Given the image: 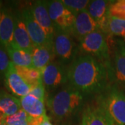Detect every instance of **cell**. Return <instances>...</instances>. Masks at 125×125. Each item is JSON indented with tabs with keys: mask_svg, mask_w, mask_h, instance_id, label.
Wrapping results in <instances>:
<instances>
[{
	"mask_svg": "<svg viewBox=\"0 0 125 125\" xmlns=\"http://www.w3.org/2000/svg\"><path fill=\"white\" fill-rule=\"evenodd\" d=\"M70 85L83 94L101 93L113 82L107 67L89 55L77 56L67 66Z\"/></svg>",
	"mask_w": 125,
	"mask_h": 125,
	"instance_id": "6da1fadb",
	"label": "cell"
},
{
	"mask_svg": "<svg viewBox=\"0 0 125 125\" xmlns=\"http://www.w3.org/2000/svg\"><path fill=\"white\" fill-rule=\"evenodd\" d=\"M83 103V94L69 85L49 95L47 106L55 122H61L77 112Z\"/></svg>",
	"mask_w": 125,
	"mask_h": 125,
	"instance_id": "7a4b0ae2",
	"label": "cell"
},
{
	"mask_svg": "<svg viewBox=\"0 0 125 125\" xmlns=\"http://www.w3.org/2000/svg\"><path fill=\"white\" fill-rule=\"evenodd\" d=\"M99 106L104 110L114 125H125V93L117 85H110L98 96Z\"/></svg>",
	"mask_w": 125,
	"mask_h": 125,
	"instance_id": "3957f363",
	"label": "cell"
},
{
	"mask_svg": "<svg viewBox=\"0 0 125 125\" xmlns=\"http://www.w3.org/2000/svg\"><path fill=\"white\" fill-rule=\"evenodd\" d=\"M79 49L83 55L93 56L107 67L113 81L111 58L107 36L99 30L94 31L81 40Z\"/></svg>",
	"mask_w": 125,
	"mask_h": 125,
	"instance_id": "277c9868",
	"label": "cell"
},
{
	"mask_svg": "<svg viewBox=\"0 0 125 125\" xmlns=\"http://www.w3.org/2000/svg\"><path fill=\"white\" fill-rule=\"evenodd\" d=\"M73 38L70 33L55 29L53 40L55 56L57 61L66 66L77 57L79 50Z\"/></svg>",
	"mask_w": 125,
	"mask_h": 125,
	"instance_id": "5b68a950",
	"label": "cell"
},
{
	"mask_svg": "<svg viewBox=\"0 0 125 125\" xmlns=\"http://www.w3.org/2000/svg\"><path fill=\"white\" fill-rule=\"evenodd\" d=\"M107 40L110 54L113 52V81L125 88V42L120 38L113 39L111 35L107 36Z\"/></svg>",
	"mask_w": 125,
	"mask_h": 125,
	"instance_id": "8992f818",
	"label": "cell"
},
{
	"mask_svg": "<svg viewBox=\"0 0 125 125\" xmlns=\"http://www.w3.org/2000/svg\"><path fill=\"white\" fill-rule=\"evenodd\" d=\"M46 2L49 17L55 29L70 33L76 15L62 4V1H46Z\"/></svg>",
	"mask_w": 125,
	"mask_h": 125,
	"instance_id": "52a82bcc",
	"label": "cell"
},
{
	"mask_svg": "<svg viewBox=\"0 0 125 125\" xmlns=\"http://www.w3.org/2000/svg\"><path fill=\"white\" fill-rule=\"evenodd\" d=\"M41 72L42 83L49 90L56 89L68 81L67 66L58 61L49 63Z\"/></svg>",
	"mask_w": 125,
	"mask_h": 125,
	"instance_id": "ba28073f",
	"label": "cell"
},
{
	"mask_svg": "<svg viewBox=\"0 0 125 125\" xmlns=\"http://www.w3.org/2000/svg\"><path fill=\"white\" fill-rule=\"evenodd\" d=\"M111 1L95 0L90 1L87 8V10L97 22L99 30L102 31L106 36L110 35L108 29L109 22V6Z\"/></svg>",
	"mask_w": 125,
	"mask_h": 125,
	"instance_id": "9c48e42d",
	"label": "cell"
},
{
	"mask_svg": "<svg viewBox=\"0 0 125 125\" xmlns=\"http://www.w3.org/2000/svg\"><path fill=\"white\" fill-rule=\"evenodd\" d=\"M21 13L28 33L34 46H41L53 42V40L49 39L43 29L34 19L30 8L24 9Z\"/></svg>",
	"mask_w": 125,
	"mask_h": 125,
	"instance_id": "30bf717a",
	"label": "cell"
},
{
	"mask_svg": "<svg viewBox=\"0 0 125 125\" xmlns=\"http://www.w3.org/2000/svg\"><path fill=\"white\" fill-rule=\"evenodd\" d=\"M98 30L99 27L97 22L90 16L88 10H85L76 15V20L70 33L74 38L80 42L88 34Z\"/></svg>",
	"mask_w": 125,
	"mask_h": 125,
	"instance_id": "8fae6325",
	"label": "cell"
},
{
	"mask_svg": "<svg viewBox=\"0 0 125 125\" xmlns=\"http://www.w3.org/2000/svg\"><path fill=\"white\" fill-rule=\"evenodd\" d=\"M5 82L8 89L18 97L27 96L32 88L31 85L17 72L15 66L12 62H10L9 69L5 74Z\"/></svg>",
	"mask_w": 125,
	"mask_h": 125,
	"instance_id": "7c38bea8",
	"label": "cell"
},
{
	"mask_svg": "<svg viewBox=\"0 0 125 125\" xmlns=\"http://www.w3.org/2000/svg\"><path fill=\"white\" fill-rule=\"evenodd\" d=\"M30 10L34 19L43 29L48 38L54 40L55 27L49 17L47 2L45 1H36L31 5Z\"/></svg>",
	"mask_w": 125,
	"mask_h": 125,
	"instance_id": "4fadbf2b",
	"label": "cell"
},
{
	"mask_svg": "<svg viewBox=\"0 0 125 125\" xmlns=\"http://www.w3.org/2000/svg\"><path fill=\"white\" fill-rule=\"evenodd\" d=\"M13 42L20 49L32 53L34 45L28 33L21 13L15 14Z\"/></svg>",
	"mask_w": 125,
	"mask_h": 125,
	"instance_id": "5bb4252c",
	"label": "cell"
},
{
	"mask_svg": "<svg viewBox=\"0 0 125 125\" xmlns=\"http://www.w3.org/2000/svg\"><path fill=\"white\" fill-rule=\"evenodd\" d=\"M15 14L8 8L1 9L0 20V45L5 49L13 42Z\"/></svg>",
	"mask_w": 125,
	"mask_h": 125,
	"instance_id": "9a60e30c",
	"label": "cell"
},
{
	"mask_svg": "<svg viewBox=\"0 0 125 125\" xmlns=\"http://www.w3.org/2000/svg\"><path fill=\"white\" fill-rule=\"evenodd\" d=\"M33 67L42 71L56 57L54 49V42L41 46H35L32 52Z\"/></svg>",
	"mask_w": 125,
	"mask_h": 125,
	"instance_id": "2e32d148",
	"label": "cell"
},
{
	"mask_svg": "<svg viewBox=\"0 0 125 125\" xmlns=\"http://www.w3.org/2000/svg\"><path fill=\"white\" fill-rule=\"evenodd\" d=\"M81 125H114L104 110L99 106H88L83 112Z\"/></svg>",
	"mask_w": 125,
	"mask_h": 125,
	"instance_id": "e0dca14e",
	"label": "cell"
},
{
	"mask_svg": "<svg viewBox=\"0 0 125 125\" xmlns=\"http://www.w3.org/2000/svg\"><path fill=\"white\" fill-rule=\"evenodd\" d=\"M21 108L31 117H38L46 115L44 102L28 94L20 98Z\"/></svg>",
	"mask_w": 125,
	"mask_h": 125,
	"instance_id": "ac0fdd59",
	"label": "cell"
},
{
	"mask_svg": "<svg viewBox=\"0 0 125 125\" xmlns=\"http://www.w3.org/2000/svg\"><path fill=\"white\" fill-rule=\"evenodd\" d=\"M6 49L10 58V61L15 65L29 68L33 67L31 53L18 47L13 42Z\"/></svg>",
	"mask_w": 125,
	"mask_h": 125,
	"instance_id": "d6986e66",
	"label": "cell"
},
{
	"mask_svg": "<svg viewBox=\"0 0 125 125\" xmlns=\"http://www.w3.org/2000/svg\"><path fill=\"white\" fill-rule=\"evenodd\" d=\"M21 108L20 101L4 91H0V111L6 116L18 113Z\"/></svg>",
	"mask_w": 125,
	"mask_h": 125,
	"instance_id": "ffe728a7",
	"label": "cell"
},
{
	"mask_svg": "<svg viewBox=\"0 0 125 125\" xmlns=\"http://www.w3.org/2000/svg\"><path fill=\"white\" fill-rule=\"evenodd\" d=\"M15 66V70L18 74L22 77L27 83L33 87L39 83L42 82V72L34 67H24L20 66Z\"/></svg>",
	"mask_w": 125,
	"mask_h": 125,
	"instance_id": "44dd1931",
	"label": "cell"
},
{
	"mask_svg": "<svg viewBox=\"0 0 125 125\" xmlns=\"http://www.w3.org/2000/svg\"><path fill=\"white\" fill-rule=\"evenodd\" d=\"M110 35L125 38V20L110 16L108 22Z\"/></svg>",
	"mask_w": 125,
	"mask_h": 125,
	"instance_id": "7402d4cb",
	"label": "cell"
},
{
	"mask_svg": "<svg viewBox=\"0 0 125 125\" xmlns=\"http://www.w3.org/2000/svg\"><path fill=\"white\" fill-rule=\"evenodd\" d=\"M62 4L72 13L76 15L81 12L87 10L90 1L88 0H62Z\"/></svg>",
	"mask_w": 125,
	"mask_h": 125,
	"instance_id": "603a6c76",
	"label": "cell"
},
{
	"mask_svg": "<svg viewBox=\"0 0 125 125\" xmlns=\"http://www.w3.org/2000/svg\"><path fill=\"white\" fill-rule=\"evenodd\" d=\"M110 16L125 20V0L113 1L109 6Z\"/></svg>",
	"mask_w": 125,
	"mask_h": 125,
	"instance_id": "cb8c5ba5",
	"label": "cell"
},
{
	"mask_svg": "<svg viewBox=\"0 0 125 125\" xmlns=\"http://www.w3.org/2000/svg\"><path fill=\"white\" fill-rule=\"evenodd\" d=\"M29 117L24 110L20 109L15 114L6 117L5 119V123L6 125H16L21 122L27 120Z\"/></svg>",
	"mask_w": 125,
	"mask_h": 125,
	"instance_id": "d4e9b609",
	"label": "cell"
},
{
	"mask_svg": "<svg viewBox=\"0 0 125 125\" xmlns=\"http://www.w3.org/2000/svg\"><path fill=\"white\" fill-rule=\"evenodd\" d=\"M9 58L8 53L4 48L0 47V73L6 74L7 72L11 62Z\"/></svg>",
	"mask_w": 125,
	"mask_h": 125,
	"instance_id": "484cf974",
	"label": "cell"
},
{
	"mask_svg": "<svg viewBox=\"0 0 125 125\" xmlns=\"http://www.w3.org/2000/svg\"><path fill=\"white\" fill-rule=\"evenodd\" d=\"M29 94L34 96L37 99L44 102L45 97V89L42 82L33 85Z\"/></svg>",
	"mask_w": 125,
	"mask_h": 125,
	"instance_id": "4316f807",
	"label": "cell"
},
{
	"mask_svg": "<svg viewBox=\"0 0 125 125\" xmlns=\"http://www.w3.org/2000/svg\"><path fill=\"white\" fill-rule=\"evenodd\" d=\"M40 125H53L51 122H50V120H49V117L47 115H45V117H44V120L42 122V123L40 124Z\"/></svg>",
	"mask_w": 125,
	"mask_h": 125,
	"instance_id": "83f0119b",
	"label": "cell"
},
{
	"mask_svg": "<svg viewBox=\"0 0 125 125\" xmlns=\"http://www.w3.org/2000/svg\"><path fill=\"white\" fill-rule=\"evenodd\" d=\"M6 116L2 112L0 111V125L2 124V123H4V122H5V119H6Z\"/></svg>",
	"mask_w": 125,
	"mask_h": 125,
	"instance_id": "f1b7e54d",
	"label": "cell"
},
{
	"mask_svg": "<svg viewBox=\"0 0 125 125\" xmlns=\"http://www.w3.org/2000/svg\"><path fill=\"white\" fill-rule=\"evenodd\" d=\"M1 3L0 2V20H1Z\"/></svg>",
	"mask_w": 125,
	"mask_h": 125,
	"instance_id": "f546056e",
	"label": "cell"
},
{
	"mask_svg": "<svg viewBox=\"0 0 125 125\" xmlns=\"http://www.w3.org/2000/svg\"><path fill=\"white\" fill-rule=\"evenodd\" d=\"M6 125V123H5V122H4V123L1 124V125Z\"/></svg>",
	"mask_w": 125,
	"mask_h": 125,
	"instance_id": "4dcf8cb0",
	"label": "cell"
},
{
	"mask_svg": "<svg viewBox=\"0 0 125 125\" xmlns=\"http://www.w3.org/2000/svg\"><path fill=\"white\" fill-rule=\"evenodd\" d=\"M124 41H125V39H124Z\"/></svg>",
	"mask_w": 125,
	"mask_h": 125,
	"instance_id": "1f68e13d",
	"label": "cell"
}]
</instances>
